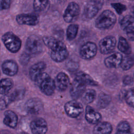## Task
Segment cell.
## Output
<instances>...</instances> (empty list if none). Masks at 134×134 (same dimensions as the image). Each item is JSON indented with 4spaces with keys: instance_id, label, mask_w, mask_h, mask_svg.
Wrapping results in <instances>:
<instances>
[{
    "instance_id": "6da1fadb",
    "label": "cell",
    "mask_w": 134,
    "mask_h": 134,
    "mask_svg": "<svg viewBox=\"0 0 134 134\" xmlns=\"http://www.w3.org/2000/svg\"><path fill=\"white\" fill-rule=\"evenodd\" d=\"M117 18L110 10H104L95 20V27L99 29L106 30L111 28L116 23Z\"/></svg>"
},
{
    "instance_id": "7a4b0ae2",
    "label": "cell",
    "mask_w": 134,
    "mask_h": 134,
    "mask_svg": "<svg viewBox=\"0 0 134 134\" xmlns=\"http://www.w3.org/2000/svg\"><path fill=\"white\" fill-rule=\"evenodd\" d=\"M36 82L44 94L51 96L53 94L55 89L54 81L47 73H41Z\"/></svg>"
},
{
    "instance_id": "3957f363",
    "label": "cell",
    "mask_w": 134,
    "mask_h": 134,
    "mask_svg": "<svg viewBox=\"0 0 134 134\" xmlns=\"http://www.w3.org/2000/svg\"><path fill=\"white\" fill-rule=\"evenodd\" d=\"M2 40L6 48L12 53L18 52L21 48V40L12 32H8L4 34Z\"/></svg>"
},
{
    "instance_id": "277c9868",
    "label": "cell",
    "mask_w": 134,
    "mask_h": 134,
    "mask_svg": "<svg viewBox=\"0 0 134 134\" xmlns=\"http://www.w3.org/2000/svg\"><path fill=\"white\" fill-rule=\"evenodd\" d=\"M26 49L30 54L40 53L43 49V46L39 38L35 35H30L26 42Z\"/></svg>"
},
{
    "instance_id": "5b68a950",
    "label": "cell",
    "mask_w": 134,
    "mask_h": 134,
    "mask_svg": "<svg viewBox=\"0 0 134 134\" xmlns=\"http://www.w3.org/2000/svg\"><path fill=\"white\" fill-rule=\"evenodd\" d=\"M80 13V7L75 2H70L67 6L63 18L67 23H72L76 20Z\"/></svg>"
},
{
    "instance_id": "8992f818",
    "label": "cell",
    "mask_w": 134,
    "mask_h": 134,
    "mask_svg": "<svg viewBox=\"0 0 134 134\" xmlns=\"http://www.w3.org/2000/svg\"><path fill=\"white\" fill-rule=\"evenodd\" d=\"M116 46V39L115 37L113 36H107L100 40L98 48L101 53L108 54L114 51Z\"/></svg>"
},
{
    "instance_id": "52a82bcc",
    "label": "cell",
    "mask_w": 134,
    "mask_h": 134,
    "mask_svg": "<svg viewBox=\"0 0 134 134\" xmlns=\"http://www.w3.org/2000/svg\"><path fill=\"white\" fill-rule=\"evenodd\" d=\"M120 26L130 41H134V17L131 15L124 16L120 21Z\"/></svg>"
},
{
    "instance_id": "ba28073f",
    "label": "cell",
    "mask_w": 134,
    "mask_h": 134,
    "mask_svg": "<svg viewBox=\"0 0 134 134\" xmlns=\"http://www.w3.org/2000/svg\"><path fill=\"white\" fill-rule=\"evenodd\" d=\"M64 110L69 117L74 118L79 117L83 113V106L81 103L76 100H72L65 104Z\"/></svg>"
},
{
    "instance_id": "9c48e42d",
    "label": "cell",
    "mask_w": 134,
    "mask_h": 134,
    "mask_svg": "<svg viewBox=\"0 0 134 134\" xmlns=\"http://www.w3.org/2000/svg\"><path fill=\"white\" fill-rule=\"evenodd\" d=\"M103 5V2L100 1H90L85 5L83 14L85 18L92 19L98 13Z\"/></svg>"
},
{
    "instance_id": "30bf717a",
    "label": "cell",
    "mask_w": 134,
    "mask_h": 134,
    "mask_svg": "<svg viewBox=\"0 0 134 134\" xmlns=\"http://www.w3.org/2000/svg\"><path fill=\"white\" fill-rule=\"evenodd\" d=\"M44 44L51 50L50 53H56L66 49L65 44L52 36H44L42 38Z\"/></svg>"
},
{
    "instance_id": "8fae6325",
    "label": "cell",
    "mask_w": 134,
    "mask_h": 134,
    "mask_svg": "<svg viewBox=\"0 0 134 134\" xmlns=\"http://www.w3.org/2000/svg\"><path fill=\"white\" fill-rule=\"evenodd\" d=\"M97 52V46L93 42L88 41L84 43L80 49V55L84 60H90L95 57Z\"/></svg>"
},
{
    "instance_id": "7c38bea8",
    "label": "cell",
    "mask_w": 134,
    "mask_h": 134,
    "mask_svg": "<svg viewBox=\"0 0 134 134\" xmlns=\"http://www.w3.org/2000/svg\"><path fill=\"white\" fill-rule=\"evenodd\" d=\"M16 20L20 25L35 26L39 23V17L35 13L20 14L16 16Z\"/></svg>"
},
{
    "instance_id": "4fadbf2b",
    "label": "cell",
    "mask_w": 134,
    "mask_h": 134,
    "mask_svg": "<svg viewBox=\"0 0 134 134\" xmlns=\"http://www.w3.org/2000/svg\"><path fill=\"white\" fill-rule=\"evenodd\" d=\"M30 126L33 134H46L48 130L47 123L42 118H38L33 120Z\"/></svg>"
},
{
    "instance_id": "5bb4252c",
    "label": "cell",
    "mask_w": 134,
    "mask_h": 134,
    "mask_svg": "<svg viewBox=\"0 0 134 134\" xmlns=\"http://www.w3.org/2000/svg\"><path fill=\"white\" fill-rule=\"evenodd\" d=\"M42 103L41 100L37 97L29 99L25 104L26 110L30 114H39L42 109Z\"/></svg>"
},
{
    "instance_id": "9a60e30c",
    "label": "cell",
    "mask_w": 134,
    "mask_h": 134,
    "mask_svg": "<svg viewBox=\"0 0 134 134\" xmlns=\"http://www.w3.org/2000/svg\"><path fill=\"white\" fill-rule=\"evenodd\" d=\"M85 90L86 85L74 79L70 87V95L74 100H76L82 96Z\"/></svg>"
},
{
    "instance_id": "2e32d148",
    "label": "cell",
    "mask_w": 134,
    "mask_h": 134,
    "mask_svg": "<svg viewBox=\"0 0 134 134\" xmlns=\"http://www.w3.org/2000/svg\"><path fill=\"white\" fill-rule=\"evenodd\" d=\"M54 81L55 88L60 92L65 91L69 86L70 78L64 72L59 73Z\"/></svg>"
},
{
    "instance_id": "e0dca14e",
    "label": "cell",
    "mask_w": 134,
    "mask_h": 134,
    "mask_svg": "<svg viewBox=\"0 0 134 134\" xmlns=\"http://www.w3.org/2000/svg\"><path fill=\"white\" fill-rule=\"evenodd\" d=\"M85 117L88 123L95 125L100 122L102 119L101 114L89 105H87L86 107Z\"/></svg>"
},
{
    "instance_id": "ac0fdd59",
    "label": "cell",
    "mask_w": 134,
    "mask_h": 134,
    "mask_svg": "<svg viewBox=\"0 0 134 134\" xmlns=\"http://www.w3.org/2000/svg\"><path fill=\"white\" fill-rule=\"evenodd\" d=\"M122 55L119 52H114L106 58L104 64L108 68H117L120 65Z\"/></svg>"
},
{
    "instance_id": "d6986e66",
    "label": "cell",
    "mask_w": 134,
    "mask_h": 134,
    "mask_svg": "<svg viewBox=\"0 0 134 134\" xmlns=\"http://www.w3.org/2000/svg\"><path fill=\"white\" fill-rule=\"evenodd\" d=\"M2 68L3 73L8 76L15 75L18 71V66L15 61L12 60H7L4 61Z\"/></svg>"
},
{
    "instance_id": "ffe728a7",
    "label": "cell",
    "mask_w": 134,
    "mask_h": 134,
    "mask_svg": "<svg viewBox=\"0 0 134 134\" xmlns=\"http://www.w3.org/2000/svg\"><path fill=\"white\" fill-rule=\"evenodd\" d=\"M46 68V64L44 62H39L31 66L29 71V75L31 80L36 82L39 75L43 72Z\"/></svg>"
},
{
    "instance_id": "44dd1931",
    "label": "cell",
    "mask_w": 134,
    "mask_h": 134,
    "mask_svg": "<svg viewBox=\"0 0 134 134\" xmlns=\"http://www.w3.org/2000/svg\"><path fill=\"white\" fill-rule=\"evenodd\" d=\"M113 127L108 122H99L96 124L93 129V134H110Z\"/></svg>"
},
{
    "instance_id": "7402d4cb",
    "label": "cell",
    "mask_w": 134,
    "mask_h": 134,
    "mask_svg": "<svg viewBox=\"0 0 134 134\" xmlns=\"http://www.w3.org/2000/svg\"><path fill=\"white\" fill-rule=\"evenodd\" d=\"M3 122L5 125L11 128H15L17 125L18 117L17 115L13 111L8 110L4 113Z\"/></svg>"
},
{
    "instance_id": "603a6c76",
    "label": "cell",
    "mask_w": 134,
    "mask_h": 134,
    "mask_svg": "<svg viewBox=\"0 0 134 134\" xmlns=\"http://www.w3.org/2000/svg\"><path fill=\"white\" fill-rule=\"evenodd\" d=\"M75 79L79 81L81 83L85 84L86 86L90 85L94 86L98 85L97 83L94 81L90 75L82 71L79 72L76 74Z\"/></svg>"
},
{
    "instance_id": "cb8c5ba5",
    "label": "cell",
    "mask_w": 134,
    "mask_h": 134,
    "mask_svg": "<svg viewBox=\"0 0 134 134\" xmlns=\"http://www.w3.org/2000/svg\"><path fill=\"white\" fill-rule=\"evenodd\" d=\"M118 49L122 53L126 55H129L131 53V48L127 39L123 37H120L118 42Z\"/></svg>"
},
{
    "instance_id": "d4e9b609",
    "label": "cell",
    "mask_w": 134,
    "mask_h": 134,
    "mask_svg": "<svg viewBox=\"0 0 134 134\" xmlns=\"http://www.w3.org/2000/svg\"><path fill=\"white\" fill-rule=\"evenodd\" d=\"M13 86V81L12 79L5 78L0 81V94L7 95Z\"/></svg>"
},
{
    "instance_id": "484cf974",
    "label": "cell",
    "mask_w": 134,
    "mask_h": 134,
    "mask_svg": "<svg viewBox=\"0 0 134 134\" xmlns=\"http://www.w3.org/2000/svg\"><path fill=\"white\" fill-rule=\"evenodd\" d=\"M96 96V91L93 89H87L83 93L81 96L82 102L85 104H88L92 103Z\"/></svg>"
},
{
    "instance_id": "4316f807",
    "label": "cell",
    "mask_w": 134,
    "mask_h": 134,
    "mask_svg": "<svg viewBox=\"0 0 134 134\" xmlns=\"http://www.w3.org/2000/svg\"><path fill=\"white\" fill-rule=\"evenodd\" d=\"M134 65V55H126L122 58L120 66L123 70H128Z\"/></svg>"
},
{
    "instance_id": "83f0119b",
    "label": "cell",
    "mask_w": 134,
    "mask_h": 134,
    "mask_svg": "<svg viewBox=\"0 0 134 134\" xmlns=\"http://www.w3.org/2000/svg\"><path fill=\"white\" fill-rule=\"evenodd\" d=\"M116 134H132L129 123L127 121H120L117 125Z\"/></svg>"
},
{
    "instance_id": "f1b7e54d",
    "label": "cell",
    "mask_w": 134,
    "mask_h": 134,
    "mask_svg": "<svg viewBox=\"0 0 134 134\" xmlns=\"http://www.w3.org/2000/svg\"><path fill=\"white\" fill-rule=\"evenodd\" d=\"M110 102V96L104 92H102L98 95L97 106L100 108H104L109 105Z\"/></svg>"
},
{
    "instance_id": "f546056e",
    "label": "cell",
    "mask_w": 134,
    "mask_h": 134,
    "mask_svg": "<svg viewBox=\"0 0 134 134\" xmlns=\"http://www.w3.org/2000/svg\"><path fill=\"white\" fill-rule=\"evenodd\" d=\"M79 30V25L75 24L70 25L66 29V35L68 40L71 41L75 38Z\"/></svg>"
},
{
    "instance_id": "4dcf8cb0",
    "label": "cell",
    "mask_w": 134,
    "mask_h": 134,
    "mask_svg": "<svg viewBox=\"0 0 134 134\" xmlns=\"http://www.w3.org/2000/svg\"><path fill=\"white\" fill-rule=\"evenodd\" d=\"M49 5L48 1H34L33 7L36 12H41L45 10Z\"/></svg>"
},
{
    "instance_id": "1f68e13d",
    "label": "cell",
    "mask_w": 134,
    "mask_h": 134,
    "mask_svg": "<svg viewBox=\"0 0 134 134\" xmlns=\"http://www.w3.org/2000/svg\"><path fill=\"white\" fill-rule=\"evenodd\" d=\"M125 99L129 106L134 107V87L129 89L126 92L125 95Z\"/></svg>"
},
{
    "instance_id": "d6a6232c",
    "label": "cell",
    "mask_w": 134,
    "mask_h": 134,
    "mask_svg": "<svg viewBox=\"0 0 134 134\" xmlns=\"http://www.w3.org/2000/svg\"><path fill=\"white\" fill-rule=\"evenodd\" d=\"M25 94V91L22 89H18L15 90L12 93L8 95L9 98L12 102H14L21 99Z\"/></svg>"
},
{
    "instance_id": "836d02e7",
    "label": "cell",
    "mask_w": 134,
    "mask_h": 134,
    "mask_svg": "<svg viewBox=\"0 0 134 134\" xmlns=\"http://www.w3.org/2000/svg\"><path fill=\"white\" fill-rule=\"evenodd\" d=\"M12 103L9 95H5L0 98V109L3 110L7 107V106Z\"/></svg>"
},
{
    "instance_id": "e575fe53",
    "label": "cell",
    "mask_w": 134,
    "mask_h": 134,
    "mask_svg": "<svg viewBox=\"0 0 134 134\" xmlns=\"http://www.w3.org/2000/svg\"><path fill=\"white\" fill-rule=\"evenodd\" d=\"M111 6H112L113 8H114V9L116 10L117 13L119 15L121 14L127 9L126 6L120 3H111Z\"/></svg>"
},
{
    "instance_id": "d590c367",
    "label": "cell",
    "mask_w": 134,
    "mask_h": 134,
    "mask_svg": "<svg viewBox=\"0 0 134 134\" xmlns=\"http://www.w3.org/2000/svg\"><path fill=\"white\" fill-rule=\"evenodd\" d=\"M11 4L9 0H0V10L8 9Z\"/></svg>"
},
{
    "instance_id": "8d00e7d4",
    "label": "cell",
    "mask_w": 134,
    "mask_h": 134,
    "mask_svg": "<svg viewBox=\"0 0 134 134\" xmlns=\"http://www.w3.org/2000/svg\"><path fill=\"white\" fill-rule=\"evenodd\" d=\"M30 60V55L27 53H23L20 58V62L23 64H27Z\"/></svg>"
},
{
    "instance_id": "74e56055",
    "label": "cell",
    "mask_w": 134,
    "mask_h": 134,
    "mask_svg": "<svg viewBox=\"0 0 134 134\" xmlns=\"http://www.w3.org/2000/svg\"><path fill=\"white\" fill-rule=\"evenodd\" d=\"M122 82L125 85H130L132 84L133 79L131 76L129 75H126L123 78Z\"/></svg>"
},
{
    "instance_id": "f35d334b",
    "label": "cell",
    "mask_w": 134,
    "mask_h": 134,
    "mask_svg": "<svg viewBox=\"0 0 134 134\" xmlns=\"http://www.w3.org/2000/svg\"><path fill=\"white\" fill-rule=\"evenodd\" d=\"M130 10H131V12L132 14V16L134 17V5L131 7V8L130 9Z\"/></svg>"
},
{
    "instance_id": "ab89813d",
    "label": "cell",
    "mask_w": 134,
    "mask_h": 134,
    "mask_svg": "<svg viewBox=\"0 0 134 134\" xmlns=\"http://www.w3.org/2000/svg\"><path fill=\"white\" fill-rule=\"evenodd\" d=\"M21 134H28V133H26V132H24V133H22Z\"/></svg>"
},
{
    "instance_id": "60d3db41",
    "label": "cell",
    "mask_w": 134,
    "mask_h": 134,
    "mask_svg": "<svg viewBox=\"0 0 134 134\" xmlns=\"http://www.w3.org/2000/svg\"><path fill=\"white\" fill-rule=\"evenodd\" d=\"M0 76H1V72H0Z\"/></svg>"
},
{
    "instance_id": "b9f144b4",
    "label": "cell",
    "mask_w": 134,
    "mask_h": 134,
    "mask_svg": "<svg viewBox=\"0 0 134 134\" xmlns=\"http://www.w3.org/2000/svg\"><path fill=\"white\" fill-rule=\"evenodd\" d=\"M0 48H1V44H0Z\"/></svg>"
},
{
    "instance_id": "7bdbcfd3",
    "label": "cell",
    "mask_w": 134,
    "mask_h": 134,
    "mask_svg": "<svg viewBox=\"0 0 134 134\" xmlns=\"http://www.w3.org/2000/svg\"><path fill=\"white\" fill-rule=\"evenodd\" d=\"M132 134H134V133H132Z\"/></svg>"
},
{
    "instance_id": "ee69618b",
    "label": "cell",
    "mask_w": 134,
    "mask_h": 134,
    "mask_svg": "<svg viewBox=\"0 0 134 134\" xmlns=\"http://www.w3.org/2000/svg\"><path fill=\"white\" fill-rule=\"evenodd\" d=\"M133 75H134V74H133Z\"/></svg>"
}]
</instances>
